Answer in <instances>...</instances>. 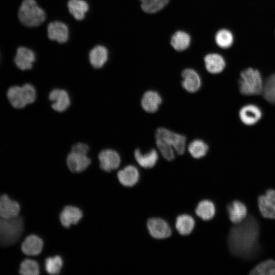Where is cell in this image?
<instances>
[{"label":"cell","instance_id":"6da1fadb","mask_svg":"<svg viewBox=\"0 0 275 275\" xmlns=\"http://www.w3.org/2000/svg\"><path fill=\"white\" fill-rule=\"evenodd\" d=\"M233 227L228 237V246L235 256L249 258L258 249L259 226L253 217L249 216Z\"/></svg>","mask_w":275,"mask_h":275},{"label":"cell","instance_id":"7a4b0ae2","mask_svg":"<svg viewBox=\"0 0 275 275\" xmlns=\"http://www.w3.org/2000/svg\"><path fill=\"white\" fill-rule=\"evenodd\" d=\"M17 16L20 23L29 28L40 26L46 18L44 11L35 0H22L18 10Z\"/></svg>","mask_w":275,"mask_h":275},{"label":"cell","instance_id":"3957f363","mask_svg":"<svg viewBox=\"0 0 275 275\" xmlns=\"http://www.w3.org/2000/svg\"><path fill=\"white\" fill-rule=\"evenodd\" d=\"M23 230L24 222L22 217L5 218L0 217V246H9L16 243Z\"/></svg>","mask_w":275,"mask_h":275},{"label":"cell","instance_id":"277c9868","mask_svg":"<svg viewBox=\"0 0 275 275\" xmlns=\"http://www.w3.org/2000/svg\"><path fill=\"white\" fill-rule=\"evenodd\" d=\"M264 84L260 72L258 70L249 68L240 73L239 91L246 96L260 95L263 93Z\"/></svg>","mask_w":275,"mask_h":275},{"label":"cell","instance_id":"5b68a950","mask_svg":"<svg viewBox=\"0 0 275 275\" xmlns=\"http://www.w3.org/2000/svg\"><path fill=\"white\" fill-rule=\"evenodd\" d=\"M7 96L13 107L22 108L27 104L33 103L37 95L34 87L28 83L22 87H11L8 90Z\"/></svg>","mask_w":275,"mask_h":275},{"label":"cell","instance_id":"8992f818","mask_svg":"<svg viewBox=\"0 0 275 275\" xmlns=\"http://www.w3.org/2000/svg\"><path fill=\"white\" fill-rule=\"evenodd\" d=\"M155 139L160 140L172 146L176 153L183 154L185 150L186 137L163 127L158 128L155 132Z\"/></svg>","mask_w":275,"mask_h":275},{"label":"cell","instance_id":"52a82bcc","mask_svg":"<svg viewBox=\"0 0 275 275\" xmlns=\"http://www.w3.org/2000/svg\"><path fill=\"white\" fill-rule=\"evenodd\" d=\"M13 61L15 66L19 70H30L36 61V54L31 48L20 46L16 49Z\"/></svg>","mask_w":275,"mask_h":275},{"label":"cell","instance_id":"ba28073f","mask_svg":"<svg viewBox=\"0 0 275 275\" xmlns=\"http://www.w3.org/2000/svg\"><path fill=\"white\" fill-rule=\"evenodd\" d=\"M147 226L150 235L155 239H164L172 235L170 226L161 218L155 217L149 219Z\"/></svg>","mask_w":275,"mask_h":275},{"label":"cell","instance_id":"9c48e42d","mask_svg":"<svg viewBox=\"0 0 275 275\" xmlns=\"http://www.w3.org/2000/svg\"><path fill=\"white\" fill-rule=\"evenodd\" d=\"M260 211L264 217L275 219V190L269 189L258 198Z\"/></svg>","mask_w":275,"mask_h":275},{"label":"cell","instance_id":"30bf717a","mask_svg":"<svg viewBox=\"0 0 275 275\" xmlns=\"http://www.w3.org/2000/svg\"><path fill=\"white\" fill-rule=\"evenodd\" d=\"M100 167L106 172H110L118 168L121 162L119 154L115 150L105 149L101 151L98 155Z\"/></svg>","mask_w":275,"mask_h":275},{"label":"cell","instance_id":"8fae6325","mask_svg":"<svg viewBox=\"0 0 275 275\" xmlns=\"http://www.w3.org/2000/svg\"><path fill=\"white\" fill-rule=\"evenodd\" d=\"M262 116V111L257 105L252 104L242 106L239 112V118L244 125L251 126L258 123Z\"/></svg>","mask_w":275,"mask_h":275},{"label":"cell","instance_id":"7c38bea8","mask_svg":"<svg viewBox=\"0 0 275 275\" xmlns=\"http://www.w3.org/2000/svg\"><path fill=\"white\" fill-rule=\"evenodd\" d=\"M182 87L188 92L195 93L201 88L202 81L199 74L191 68L184 69L181 74Z\"/></svg>","mask_w":275,"mask_h":275},{"label":"cell","instance_id":"4fadbf2b","mask_svg":"<svg viewBox=\"0 0 275 275\" xmlns=\"http://www.w3.org/2000/svg\"><path fill=\"white\" fill-rule=\"evenodd\" d=\"M20 209L17 202L11 200L7 195L0 196V217L5 218L17 217Z\"/></svg>","mask_w":275,"mask_h":275},{"label":"cell","instance_id":"5bb4252c","mask_svg":"<svg viewBox=\"0 0 275 275\" xmlns=\"http://www.w3.org/2000/svg\"><path fill=\"white\" fill-rule=\"evenodd\" d=\"M48 38L51 40L63 43L68 39L69 31L67 26L63 22L56 21L49 23L47 26Z\"/></svg>","mask_w":275,"mask_h":275},{"label":"cell","instance_id":"9a60e30c","mask_svg":"<svg viewBox=\"0 0 275 275\" xmlns=\"http://www.w3.org/2000/svg\"><path fill=\"white\" fill-rule=\"evenodd\" d=\"M49 99L52 101V108L59 112L65 111L70 104L68 93L62 89H56L52 90L49 94Z\"/></svg>","mask_w":275,"mask_h":275},{"label":"cell","instance_id":"2e32d148","mask_svg":"<svg viewBox=\"0 0 275 275\" xmlns=\"http://www.w3.org/2000/svg\"><path fill=\"white\" fill-rule=\"evenodd\" d=\"M91 160L87 155L71 152L67 156V164L69 170L74 173H79L86 170Z\"/></svg>","mask_w":275,"mask_h":275},{"label":"cell","instance_id":"e0dca14e","mask_svg":"<svg viewBox=\"0 0 275 275\" xmlns=\"http://www.w3.org/2000/svg\"><path fill=\"white\" fill-rule=\"evenodd\" d=\"M82 217V211L78 208L67 206L64 207L60 215L62 225L69 228L71 225L76 224Z\"/></svg>","mask_w":275,"mask_h":275},{"label":"cell","instance_id":"ac0fdd59","mask_svg":"<svg viewBox=\"0 0 275 275\" xmlns=\"http://www.w3.org/2000/svg\"><path fill=\"white\" fill-rule=\"evenodd\" d=\"M162 102V98L159 93L155 91H146L142 98L141 105L147 113L156 112Z\"/></svg>","mask_w":275,"mask_h":275},{"label":"cell","instance_id":"d6986e66","mask_svg":"<svg viewBox=\"0 0 275 275\" xmlns=\"http://www.w3.org/2000/svg\"><path fill=\"white\" fill-rule=\"evenodd\" d=\"M43 246V240L36 235L27 236L21 244L22 252L28 256L39 255L42 251Z\"/></svg>","mask_w":275,"mask_h":275},{"label":"cell","instance_id":"ffe728a7","mask_svg":"<svg viewBox=\"0 0 275 275\" xmlns=\"http://www.w3.org/2000/svg\"><path fill=\"white\" fill-rule=\"evenodd\" d=\"M119 182L124 186L131 187L134 185L139 179V172L136 167L132 165L125 167L117 174Z\"/></svg>","mask_w":275,"mask_h":275},{"label":"cell","instance_id":"44dd1931","mask_svg":"<svg viewBox=\"0 0 275 275\" xmlns=\"http://www.w3.org/2000/svg\"><path fill=\"white\" fill-rule=\"evenodd\" d=\"M134 158L142 167L145 169L153 168L158 159V154L156 150L152 149L143 153L139 149H136L134 152Z\"/></svg>","mask_w":275,"mask_h":275},{"label":"cell","instance_id":"7402d4cb","mask_svg":"<svg viewBox=\"0 0 275 275\" xmlns=\"http://www.w3.org/2000/svg\"><path fill=\"white\" fill-rule=\"evenodd\" d=\"M204 63L207 71L212 74L221 73L226 66L224 58L218 53L207 54L204 58Z\"/></svg>","mask_w":275,"mask_h":275},{"label":"cell","instance_id":"603a6c76","mask_svg":"<svg viewBox=\"0 0 275 275\" xmlns=\"http://www.w3.org/2000/svg\"><path fill=\"white\" fill-rule=\"evenodd\" d=\"M229 217L234 224H237L243 221L246 216L247 209L241 202L234 201L227 207Z\"/></svg>","mask_w":275,"mask_h":275},{"label":"cell","instance_id":"cb8c5ba5","mask_svg":"<svg viewBox=\"0 0 275 275\" xmlns=\"http://www.w3.org/2000/svg\"><path fill=\"white\" fill-rule=\"evenodd\" d=\"M89 57L91 65L95 68H100L107 60L108 51L103 46L97 45L90 51Z\"/></svg>","mask_w":275,"mask_h":275},{"label":"cell","instance_id":"d4e9b609","mask_svg":"<svg viewBox=\"0 0 275 275\" xmlns=\"http://www.w3.org/2000/svg\"><path fill=\"white\" fill-rule=\"evenodd\" d=\"M195 225L194 219L187 214L178 216L176 220L175 227L178 233L182 235L190 234Z\"/></svg>","mask_w":275,"mask_h":275},{"label":"cell","instance_id":"484cf974","mask_svg":"<svg viewBox=\"0 0 275 275\" xmlns=\"http://www.w3.org/2000/svg\"><path fill=\"white\" fill-rule=\"evenodd\" d=\"M68 8L70 13L78 20H82L89 9V6L84 0H69Z\"/></svg>","mask_w":275,"mask_h":275},{"label":"cell","instance_id":"4316f807","mask_svg":"<svg viewBox=\"0 0 275 275\" xmlns=\"http://www.w3.org/2000/svg\"><path fill=\"white\" fill-rule=\"evenodd\" d=\"M190 37L187 33L179 31L174 33L171 39L172 46L177 51H182L190 45Z\"/></svg>","mask_w":275,"mask_h":275},{"label":"cell","instance_id":"83f0119b","mask_svg":"<svg viewBox=\"0 0 275 275\" xmlns=\"http://www.w3.org/2000/svg\"><path fill=\"white\" fill-rule=\"evenodd\" d=\"M196 214L204 221H209L214 216L215 208L214 204L209 200L201 201L196 208Z\"/></svg>","mask_w":275,"mask_h":275},{"label":"cell","instance_id":"f1b7e54d","mask_svg":"<svg viewBox=\"0 0 275 275\" xmlns=\"http://www.w3.org/2000/svg\"><path fill=\"white\" fill-rule=\"evenodd\" d=\"M187 149L193 157L199 159L206 155L208 152L209 147L204 141L200 139H196L189 144Z\"/></svg>","mask_w":275,"mask_h":275},{"label":"cell","instance_id":"f546056e","mask_svg":"<svg viewBox=\"0 0 275 275\" xmlns=\"http://www.w3.org/2000/svg\"><path fill=\"white\" fill-rule=\"evenodd\" d=\"M233 36L228 30L222 29L217 31L215 36L216 44L222 48L230 47L233 43Z\"/></svg>","mask_w":275,"mask_h":275},{"label":"cell","instance_id":"4dcf8cb0","mask_svg":"<svg viewBox=\"0 0 275 275\" xmlns=\"http://www.w3.org/2000/svg\"><path fill=\"white\" fill-rule=\"evenodd\" d=\"M142 10L147 13H154L163 9L169 0H140Z\"/></svg>","mask_w":275,"mask_h":275},{"label":"cell","instance_id":"1f68e13d","mask_svg":"<svg viewBox=\"0 0 275 275\" xmlns=\"http://www.w3.org/2000/svg\"><path fill=\"white\" fill-rule=\"evenodd\" d=\"M262 94L266 101L275 105V73L268 77L264 84Z\"/></svg>","mask_w":275,"mask_h":275},{"label":"cell","instance_id":"d6a6232c","mask_svg":"<svg viewBox=\"0 0 275 275\" xmlns=\"http://www.w3.org/2000/svg\"><path fill=\"white\" fill-rule=\"evenodd\" d=\"M255 275H275V261L268 260L256 266L250 272Z\"/></svg>","mask_w":275,"mask_h":275},{"label":"cell","instance_id":"836d02e7","mask_svg":"<svg viewBox=\"0 0 275 275\" xmlns=\"http://www.w3.org/2000/svg\"><path fill=\"white\" fill-rule=\"evenodd\" d=\"M63 264L62 259L59 256L49 257L45 260V268L48 273L57 274L60 272Z\"/></svg>","mask_w":275,"mask_h":275},{"label":"cell","instance_id":"e575fe53","mask_svg":"<svg viewBox=\"0 0 275 275\" xmlns=\"http://www.w3.org/2000/svg\"><path fill=\"white\" fill-rule=\"evenodd\" d=\"M39 272V266L36 261L25 259L20 264L19 272L21 274L37 275Z\"/></svg>","mask_w":275,"mask_h":275},{"label":"cell","instance_id":"d590c367","mask_svg":"<svg viewBox=\"0 0 275 275\" xmlns=\"http://www.w3.org/2000/svg\"><path fill=\"white\" fill-rule=\"evenodd\" d=\"M155 141L156 146L163 158L168 161L173 160L176 152L173 147L160 140L155 139Z\"/></svg>","mask_w":275,"mask_h":275},{"label":"cell","instance_id":"8d00e7d4","mask_svg":"<svg viewBox=\"0 0 275 275\" xmlns=\"http://www.w3.org/2000/svg\"><path fill=\"white\" fill-rule=\"evenodd\" d=\"M89 151L88 146L84 143H79L75 144L72 148L71 152L87 155Z\"/></svg>","mask_w":275,"mask_h":275}]
</instances>
